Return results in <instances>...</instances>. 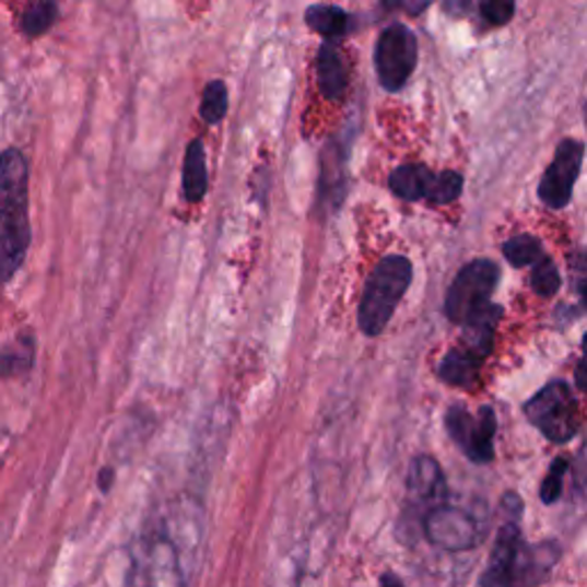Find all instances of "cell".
Instances as JSON below:
<instances>
[{
    "mask_svg": "<svg viewBox=\"0 0 587 587\" xmlns=\"http://www.w3.org/2000/svg\"><path fill=\"white\" fill-rule=\"evenodd\" d=\"M445 427L471 461L489 463L493 459V436L498 420L491 407H482L478 415H471L463 407H453L445 413Z\"/></svg>",
    "mask_w": 587,
    "mask_h": 587,
    "instance_id": "52a82bcc",
    "label": "cell"
},
{
    "mask_svg": "<svg viewBox=\"0 0 587 587\" xmlns=\"http://www.w3.org/2000/svg\"><path fill=\"white\" fill-rule=\"evenodd\" d=\"M432 181H434V173L425 166H399L392 171L388 184H390V191L402 198V200H422L430 196V189H432Z\"/></svg>",
    "mask_w": 587,
    "mask_h": 587,
    "instance_id": "4fadbf2b",
    "label": "cell"
},
{
    "mask_svg": "<svg viewBox=\"0 0 587 587\" xmlns=\"http://www.w3.org/2000/svg\"><path fill=\"white\" fill-rule=\"evenodd\" d=\"M503 253L512 267H530L544 257L542 244H539V239L530 237V234H519V237H512L509 242H505Z\"/></svg>",
    "mask_w": 587,
    "mask_h": 587,
    "instance_id": "d6986e66",
    "label": "cell"
},
{
    "mask_svg": "<svg viewBox=\"0 0 587 587\" xmlns=\"http://www.w3.org/2000/svg\"><path fill=\"white\" fill-rule=\"evenodd\" d=\"M381 587H402V583H399L395 576L388 574V576L381 578Z\"/></svg>",
    "mask_w": 587,
    "mask_h": 587,
    "instance_id": "f546056e",
    "label": "cell"
},
{
    "mask_svg": "<svg viewBox=\"0 0 587 587\" xmlns=\"http://www.w3.org/2000/svg\"><path fill=\"white\" fill-rule=\"evenodd\" d=\"M532 425L553 443H567L580 427L578 404L567 384L553 381L539 390L526 404Z\"/></svg>",
    "mask_w": 587,
    "mask_h": 587,
    "instance_id": "277c9868",
    "label": "cell"
},
{
    "mask_svg": "<svg viewBox=\"0 0 587 587\" xmlns=\"http://www.w3.org/2000/svg\"><path fill=\"white\" fill-rule=\"evenodd\" d=\"M570 471V461L567 459H562L557 457L551 468H549V476L544 478L542 482V491H539V496H542V501L547 505H553L557 498H560V493H562V480H565Z\"/></svg>",
    "mask_w": 587,
    "mask_h": 587,
    "instance_id": "603a6c76",
    "label": "cell"
},
{
    "mask_svg": "<svg viewBox=\"0 0 587 587\" xmlns=\"http://www.w3.org/2000/svg\"><path fill=\"white\" fill-rule=\"evenodd\" d=\"M480 365H482V359L476 356L473 351L461 347V349L450 351V354L441 361L438 377L450 386H468L476 381Z\"/></svg>",
    "mask_w": 587,
    "mask_h": 587,
    "instance_id": "9a60e30c",
    "label": "cell"
},
{
    "mask_svg": "<svg viewBox=\"0 0 587 587\" xmlns=\"http://www.w3.org/2000/svg\"><path fill=\"white\" fill-rule=\"evenodd\" d=\"M58 14L60 10L56 0H35V3H31L21 16L23 35H28V37L44 35L58 21Z\"/></svg>",
    "mask_w": 587,
    "mask_h": 587,
    "instance_id": "e0dca14e",
    "label": "cell"
},
{
    "mask_svg": "<svg viewBox=\"0 0 587 587\" xmlns=\"http://www.w3.org/2000/svg\"><path fill=\"white\" fill-rule=\"evenodd\" d=\"M227 113V85L223 81H211L204 87L200 115L207 125H219Z\"/></svg>",
    "mask_w": 587,
    "mask_h": 587,
    "instance_id": "ffe728a7",
    "label": "cell"
},
{
    "mask_svg": "<svg viewBox=\"0 0 587 587\" xmlns=\"http://www.w3.org/2000/svg\"><path fill=\"white\" fill-rule=\"evenodd\" d=\"M28 246V161L10 148L0 154V283L14 278Z\"/></svg>",
    "mask_w": 587,
    "mask_h": 587,
    "instance_id": "6da1fadb",
    "label": "cell"
},
{
    "mask_svg": "<svg viewBox=\"0 0 587 587\" xmlns=\"http://www.w3.org/2000/svg\"><path fill=\"white\" fill-rule=\"evenodd\" d=\"M585 122H587V104H585Z\"/></svg>",
    "mask_w": 587,
    "mask_h": 587,
    "instance_id": "4dcf8cb0",
    "label": "cell"
},
{
    "mask_svg": "<svg viewBox=\"0 0 587 587\" xmlns=\"http://www.w3.org/2000/svg\"><path fill=\"white\" fill-rule=\"evenodd\" d=\"M557 549L553 544L526 547L516 521H507L491 551L489 570L482 576V587H537L555 565Z\"/></svg>",
    "mask_w": 587,
    "mask_h": 587,
    "instance_id": "7a4b0ae2",
    "label": "cell"
},
{
    "mask_svg": "<svg viewBox=\"0 0 587 587\" xmlns=\"http://www.w3.org/2000/svg\"><path fill=\"white\" fill-rule=\"evenodd\" d=\"M413 278V267L402 255H390L372 269L361 305H359V326L369 338L384 333L397 303L407 294Z\"/></svg>",
    "mask_w": 587,
    "mask_h": 587,
    "instance_id": "3957f363",
    "label": "cell"
},
{
    "mask_svg": "<svg viewBox=\"0 0 587 587\" xmlns=\"http://www.w3.org/2000/svg\"><path fill=\"white\" fill-rule=\"evenodd\" d=\"M583 145L578 140H562L555 150L551 166L547 168L542 184H539V198L551 209L567 207L574 193V184L580 173L583 163Z\"/></svg>",
    "mask_w": 587,
    "mask_h": 587,
    "instance_id": "ba28073f",
    "label": "cell"
},
{
    "mask_svg": "<svg viewBox=\"0 0 587 587\" xmlns=\"http://www.w3.org/2000/svg\"><path fill=\"white\" fill-rule=\"evenodd\" d=\"M516 0H480L482 16L493 23V26H503L514 14Z\"/></svg>",
    "mask_w": 587,
    "mask_h": 587,
    "instance_id": "cb8c5ba5",
    "label": "cell"
},
{
    "mask_svg": "<svg viewBox=\"0 0 587 587\" xmlns=\"http://www.w3.org/2000/svg\"><path fill=\"white\" fill-rule=\"evenodd\" d=\"M395 3L407 8L411 14H418V12L425 10L430 3H434V0H395Z\"/></svg>",
    "mask_w": 587,
    "mask_h": 587,
    "instance_id": "83f0119b",
    "label": "cell"
},
{
    "mask_svg": "<svg viewBox=\"0 0 587 587\" xmlns=\"http://www.w3.org/2000/svg\"><path fill=\"white\" fill-rule=\"evenodd\" d=\"M422 528L432 544L445 551H468L478 542V524L471 514L463 509L438 505L430 509L422 519Z\"/></svg>",
    "mask_w": 587,
    "mask_h": 587,
    "instance_id": "9c48e42d",
    "label": "cell"
},
{
    "mask_svg": "<svg viewBox=\"0 0 587 587\" xmlns=\"http://www.w3.org/2000/svg\"><path fill=\"white\" fill-rule=\"evenodd\" d=\"M99 489L104 491V493H108L110 491V486H113V482H115V471H113V468H102V473H99Z\"/></svg>",
    "mask_w": 587,
    "mask_h": 587,
    "instance_id": "f1b7e54d",
    "label": "cell"
},
{
    "mask_svg": "<svg viewBox=\"0 0 587 587\" xmlns=\"http://www.w3.org/2000/svg\"><path fill=\"white\" fill-rule=\"evenodd\" d=\"M576 386L587 392V333L583 336V356L576 367Z\"/></svg>",
    "mask_w": 587,
    "mask_h": 587,
    "instance_id": "484cf974",
    "label": "cell"
},
{
    "mask_svg": "<svg viewBox=\"0 0 587 587\" xmlns=\"http://www.w3.org/2000/svg\"><path fill=\"white\" fill-rule=\"evenodd\" d=\"M498 267L491 260H476L466 265L445 296V315L455 324H466L489 305V298L498 283Z\"/></svg>",
    "mask_w": 587,
    "mask_h": 587,
    "instance_id": "5b68a950",
    "label": "cell"
},
{
    "mask_svg": "<svg viewBox=\"0 0 587 587\" xmlns=\"http://www.w3.org/2000/svg\"><path fill=\"white\" fill-rule=\"evenodd\" d=\"M572 273H574V283H576V290L580 294V301L587 308V248L578 250L572 257Z\"/></svg>",
    "mask_w": 587,
    "mask_h": 587,
    "instance_id": "d4e9b609",
    "label": "cell"
},
{
    "mask_svg": "<svg viewBox=\"0 0 587 587\" xmlns=\"http://www.w3.org/2000/svg\"><path fill=\"white\" fill-rule=\"evenodd\" d=\"M503 310L498 305L489 303L484 310H480L476 317L463 324V347L473 351L482 361L491 354L493 349V336H496V324L501 319Z\"/></svg>",
    "mask_w": 587,
    "mask_h": 587,
    "instance_id": "7c38bea8",
    "label": "cell"
},
{
    "mask_svg": "<svg viewBox=\"0 0 587 587\" xmlns=\"http://www.w3.org/2000/svg\"><path fill=\"white\" fill-rule=\"evenodd\" d=\"M418 62V39L415 35L395 23V26L386 28L377 42V51H374V64H377L379 83L388 92H397L402 87L415 69Z\"/></svg>",
    "mask_w": 587,
    "mask_h": 587,
    "instance_id": "8992f818",
    "label": "cell"
},
{
    "mask_svg": "<svg viewBox=\"0 0 587 587\" xmlns=\"http://www.w3.org/2000/svg\"><path fill=\"white\" fill-rule=\"evenodd\" d=\"M407 486H409V501L413 505L427 507V512L443 505L445 480L441 466L432 457L422 455L411 461Z\"/></svg>",
    "mask_w": 587,
    "mask_h": 587,
    "instance_id": "30bf717a",
    "label": "cell"
},
{
    "mask_svg": "<svg viewBox=\"0 0 587 587\" xmlns=\"http://www.w3.org/2000/svg\"><path fill=\"white\" fill-rule=\"evenodd\" d=\"M530 283H532L535 294L544 296V298L553 296L560 290V273H557V267L549 260V257H542V260L532 265Z\"/></svg>",
    "mask_w": 587,
    "mask_h": 587,
    "instance_id": "7402d4cb",
    "label": "cell"
},
{
    "mask_svg": "<svg viewBox=\"0 0 587 587\" xmlns=\"http://www.w3.org/2000/svg\"><path fill=\"white\" fill-rule=\"evenodd\" d=\"M33 356H35L33 340L21 338L0 354V374H3V377H16V374L28 372L33 365Z\"/></svg>",
    "mask_w": 587,
    "mask_h": 587,
    "instance_id": "ac0fdd59",
    "label": "cell"
},
{
    "mask_svg": "<svg viewBox=\"0 0 587 587\" xmlns=\"http://www.w3.org/2000/svg\"><path fill=\"white\" fill-rule=\"evenodd\" d=\"M347 67L333 44H321V49L317 54V83L321 95L328 102L342 99L347 90Z\"/></svg>",
    "mask_w": 587,
    "mask_h": 587,
    "instance_id": "8fae6325",
    "label": "cell"
},
{
    "mask_svg": "<svg viewBox=\"0 0 587 587\" xmlns=\"http://www.w3.org/2000/svg\"><path fill=\"white\" fill-rule=\"evenodd\" d=\"M184 196L189 202H200L209 189V177H207V156H204V145L202 140H191L189 148H186V159H184Z\"/></svg>",
    "mask_w": 587,
    "mask_h": 587,
    "instance_id": "5bb4252c",
    "label": "cell"
},
{
    "mask_svg": "<svg viewBox=\"0 0 587 587\" xmlns=\"http://www.w3.org/2000/svg\"><path fill=\"white\" fill-rule=\"evenodd\" d=\"M305 23L308 28L326 39L344 37L349 31V14L336 5H310L305 10Z\"/></svg>",
    "mask_w": 587,
    "mask_h": 587,
    "instance_id": "2e32d148",
    "label": "cell"
},
{
    "mask_svg": "<svg viewBox=\"0 0 587 587\" xmlns=\"http://www.w3.org/2000/svg\"><path fill=\"white\" fill-rule=\"evenodd\" d=\"M503 509L509 512V521H516L514 514L519 516L521 514V498L514 496V493H507V496L503 498Z\"/></svg>",
    "mask_w": 587,
    "mask_h": 587,
    "instance_id": "4316f807",
    "label": "cell"
},
{
    "mask_svg": "<svg viewBox=\"0 0 587 587\" xmlns=\"http://www.w3.org/2000/svg\"><path fill=\"white\" fill-rule=\"evenodd\" d=\"M461 189H463L461 175H457L453 171H445L441 175H434L427 200L434 204H450L461 196Z\"/></svg>",
    "mask_w": 587,
    "mask_h": 587,
    "instance_id": "44dd1931",
    "label": "cell"
}]
</instances>
